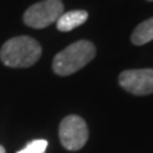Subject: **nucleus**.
<instances>
[{"label":"nucleus","mask_w":153,"mask_h":153,"mask_svg":"<svg viewBox=\"0 0 153 153\" xmlns=\"http://www.w3.org/2000/svg\"><path fill=\"white\" fill-rule=\"evenodd\" d=\"M96 56V47L88 40H79L65 47L52 60V69L57 75L66 76L84 68Z\"/></svg>","instance_id":"2"},{"label":"nucleus","mask_w":153,"mask_h":153,"mask_svg":"<svg viewBox=\"0 0 153 153\" xmlns=\"http://www.w3.org/2000/svg\"><path fill=\"white\" fill-rule=\"evenodd\" d=\"M64 13V4L61 0H44L31 5L25 12L23 22L32 28H45L56 23Z\"/></svg>","instance_id":"3"},{"label":"nucleus","mask_w":153,"mask_h":153,"mask_svg":"<svg viewBox=\"0 0 153 153\" xmlns=\"http://www.w3.org/2000/svg\"><path fill=\"white\" fill-rule=\"evenodd\" d=\"M59 138L65 149L79 151L88 140L87 124L78 115H69L60 123Z\"/></svg>","instance_id":"4"},{"label":"nucleus","mask_w":153,"mask_h":153,"mask_svg":"<svg viewBox=\"0 0 153 153\" xmlns=\"http://www.w3.org/2000/svg\"><path fill=\"white\" fill-rule=\"evenodd\" d=\"M153 40V17L142 22L139 26L135 27L133 35H131V42L137 46L146 45Z\"/></svg>","instance_id":"7"},{"label":"nucleus","mask_w":153,"mask_h":153,"mask_svg":"<svg viewBox=\"0 0 153 153\" xmlns=\"http://www.w3.org/2000/svg\"><path fill=\"white\" fill-rule=\"evenodd\" d=\"M0 153H7L5 152V148H4L3 146H0Z\"/></svg>","instance_id":"9"},{"label":"nucleus","mask_w":153,"mask_h":153,"mask_svg":"<svg viewBox=\"0 0 153 153\" xmlns=\"http://www.w3.org/2000/svg\"><path fill=\"white\" fill-rule=\"evenodd\" d=\"M46 148H47V140L36 139L30 142L23 149L18 151L17 153H45Z\"/></svg>","instance_id":"8"},{"label":"nucleus","mask_w":153,"mask_h":153,"mask_svg":"<svg viewBox=\"0 0 153 153\" xmlns=\"http://www.w3.org/2000/svg\"><path fill=\"white\" fill-rule=\"evenodd\" d=\"M121 87L137 96L153 93V69H130L124 70L119 75Z\"/></svg>","instance_id":"5"},{"label":"nucleus","mask_w":153,"mask_h":153,"mask_svg":"<svg viewBox=\"0 0 153 153\" xmlns=\"http://www.w3.org/2000/svg\"><path fill=\"white\" fill-rule=\"evenodd\" d=\"M88 19V13L85 10H70L63 13L56 21L57 30L61 32H69L74 28L82 26Z\"/></svg>","instance_id":"6"},{"label":"nucleus","mask_w":153,"mask_h":153,"mask_svg":"<svg viewBox=\"0 0 153 153\" xmlns=\"http://www.w3.org/2000/svg\"><path fill=\"white\" fill-rule=\"evenodd\" d=\"M41 45L30 36H17L8 40L0 50V60L10 68H28L41 57Z\"/></svg>","instance_id":"1"},{"label":"nucleus","mask_w":153,"mask_h":153,"mask_svg":"<svg viewBox=\"0 0 153 153\" xmlns=\"http://www.w3.org/2000/svg\"><path fill=\"white\" fill-rule=\"evenodd\" d=\"M148 1H153V0H148Z\"/></svg>","instance_id":"10"}]
</instances>
